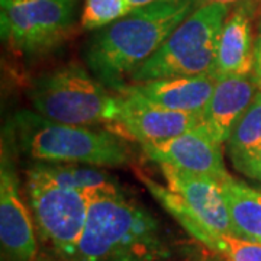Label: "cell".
<instances>
[{
    "mask_svg": "<svg viewBox=\"0 0 261 261\" xmlns=\"http://www.w3.org/2000/svg\"><path fill=\"white\" fill-rule=\"evenodd\" d=\"M176 244L147 207L123 192L93 196L71 261H171Z\"/></svg>",
    "mask_w": 261,
    "mask_h": 261,
    "instance_id": "cell-1",
    "label": "cell"
},
{
    "mask_svg": "<svg viewBox=\"0 0 261 261\" xmlns=\"http://www.w3.org/2000/svg\"><path fill=\"white\" fill-rule=\"evenodd\" d=\"M193 9L190 0H167L132 9L126 16L97 29L84 49L89 70L106 87L119 92Z\"/></svg>",
    "mask_w": 261,
    "mask_h": 261,
    "instance_id": "cell-2",
    "label": "cell"
},
{
    "mask_svg": "<svg viewBox=\"0 0 261 261\" xmlns=\"http://www.w3.org/2000/svg\"><path fill=\"white\" fill-rule=\"evenodd\" d=\"M10 134L23 154L41 163L111 168L130 161L129 148L112 130L49 121L34 111H19L10 122Z\"/></svg>",
    "mask_w": 261,
    "mask_h": 261,
    "instance_id": "cell-3",
    "label": "cell"
},
{
    "mask_svg": "<svg viewBox=\"0 0 261 261\" xmlns=\"http://www.w3.org/2000/svg\"><path fill=\"white\" fill-rule=\"evenodd\" d=\"M29 99L34 112L49 121L122 132L118 94L77 63L38 75Z\"/></svg>",
    "mask_w": 261,
    "mask_h": 261,
    "instance_id": "cell-4",
    "label": "cell"
},
{
    "mask_svg": "<svg viewBox=\"0 0 261 261\" xmlns=\"http://www.w3.org/2000/svg\"><path fill=\"white\" fill-rule=\"evenodd\" d=\"M229 9L224 5L195 8L159 51L130 75V82L215 74L218 37Z\"/></svg>",
    "mask_w": 261,
    "mask_h": 261,
    "instance_id": "cell-5",
    "label": "cell"
},
{
    "mask_svg": "<svg viewBox=\"0 0 261 261\" xmlns=\"http://www.w3.org/2000/svg\"><path fill=\"white\" fill-rule=\"evenodd\" d=\"M27 193L41 240L63 261H71L87 221L92 197L58 186L27 170Z\"/></svg>",
    "mask_w": 261,
    "mask_h": 261,
    "instance_id": "cell-6",
    "label": "cell"
},
{
    "mask_svg": "<svg viewBox=\"0 0 261 261\" xmlns=\"http://www.w3.org/2000/svg\"><path fill=\"white\" fill-rule=\"evenodd\" d=\"M2 37L23 54L60 45L74 23L77 0H0Z\"/></svg>",
    "mask_w": 261,
    "mask_h": 261,
    "instance_id": "cell-7",
    "label": "cell"
},
{
    "mask_svg": "<svg viewBox=\"0 0 261 261\" xmlns=\"http://www.w3.org/2000/svg\"><path fill=\"white\" fill-rule=\"evenodd\" d=\"M219 141L202 123L174 138L142 145L148 159L160 166H170L187 173L224 181L231 177L226 171L224 151Z\"/></svg>",
    "mask_w": 261,
    "mask_h": 261,
    "instance_id": "cell-8",
    "label": "cell"
},
{
    "mask_svg": "<svg viewBox=\"0 0 261 261\" xmlns=\"http://www.w3.org/2000/svg\"><path fill=\"white\" fill-rule=\"evenodd\" d=\"M119 97L122 130L141 145L174 138L200 123V113L171 111L152 103L128 86L116 92Z\"/></svg>",
    "mask_w": 261,
    "mask_h": 261,
    "instance_id": "cell-9",
    "label": "cell"
},
{
    "mask_svg": "<svg viewBox=\"0 0 261 261\" xmlns=\"http://www.w3.org/2000/svg\"><path fill=\"white\" fill-rule=\"evenodd\" d=\"M0 241L3 261H37L38 245L29 211L19 192V180L6 147L0 170Z\"/></svg>",
    "mask_w": 261,
    "mask_h": 261,
    "instance_id": "cell-10",
    "label": "cell"
},
{
    "mask_svg": "<svg viewBox=\"0 0 261 261\" xmlns=\"http://www.w3.org/2000/svg\"><path fill=\"white\" fill-rule=\"evenodd\" d=\"M173 190L200 224L214 232L233 233L224 190L219 180L187 173L170 166H160Z\"/></svg>",
    "mask_w": 261,
    "mask_h": 261,
    "instance_id": "cell-11",
    "label": "cell"
},
{
    "mask_svg": "<svg viewBox=\"0 0 261 261\" xmlns=\"http://www.w3.org/2000/svg\"><path fill=\"white\" fill-rule=\"evenodd\" d=\"M258 90L252 75L216 77L212 96L200 113V123L215 140L226 144L233 126L250 108Z\"/></svg>",
    "mask_w": 261,
    "mask_h": 261,
    "instance_id": "cell-12",
    "label": "cell"
},
{
    "mask_svg": "<svg viewBox=\"0 0 261 261\" xmlns=\"http://www.w3.org/2000/svg\"><path fill=\"white\" fill-rule=\"evenodd\" d=\"M255 3L235 6L225 19L218 37L215 75H252L255 45L252 42L251 19Z\"/></svg>",
    "mask_w": 261,
    "mask_h": 261,
    "instance_id": "cell-13",
    "label": "cell"
},
{
    "mask_svg": "<svg viewBox=\"0 0 261 261\" xmlns=\"http://www.w3.org/2000/svg\"><path fill=\"white\" fill-rule=\"evenodd\" d=\"M216 84L215 74L167 77L128 86L147 100L171 111L202 113Z\"/></svg>",
    "mask_w": 261,
    "mask_h": 261,
    "instance_id": "cell-14",
    "label": "cell"
},
{
    "mask_svg": "<svg viewBox=\"0 0 261 261\" xmlns=\"http://www.w3.org/2000/svg\"><path fill=\"white\" fill-rule=\"evenodd\" d=\"M28 170L58 186L74 189L90 197L99 195H116L122 192L116 178L96 166L39 161Z\"/></svg>",
    "mask_w": 261,
    "mask_h": 261,
    "instance_id": "cell-15",
    "label": "cell"
},
{
    "mask_svg": "<svg viewBox=\"0 0 261 261\" xmlns=\"http://www.w3.org/2000/svg\"><path fill=\"white\" fill-rule=\"evenodd\" d=\"M226 154L240 173L257 180L261 160V90L233 126L226 141Z\"/></svg>",
    "mask_w": 261,
    "mask_h": 261,
    "instance_id": "cell-16",
    "label": "cell"
},
{
    "mask_svg": "<svg viewBox=\"0 0 261 261\" xmlns=\"http://www.w3.org/2000/svg\"><path fill=\"white\" fill-rule=\"evenodd\" d=\"M233 235L261 243V190L232 176L221 181Z\"/></svg>",
    "mask_w": 261,
    "mask_h": 261,
    "instance_id": "cell-17",
    "label": "cell"
},
{
    "mask_svg": "<svg viewBox=\"0 0 261 261\" xmlns=\"http://www.w3.org/2000/svg\"><path fill=\"white\" fill-rule=\"evenodd\" d=\"M180 226L197 243L216 254L222 261H261V243L233 233L214 232L189 214L177 218Z\"/></svg>",
    "mask_w": 261,
    "mask_h": 261,
    "instance_id": "cell-18",
    "label": "cell"
},
{
    "mask_svg": "<svg viewBox=\"0 0 261 261\" xmlns=\"http://www.w3.org/2000/svg\"><path fill=\"white\" fill-rule=\"evenodd\" d=\"M128 0H86L82 12V28L102 29L129 13Z\"/></svg>",
    "mask_w": 261,
    "mask_h": 261,
    "instance_id": "cell-19",
    "label": "cell"
},
{
    "mask_svg": "<svg viewBox=\"0 0 261 261\" xmlns=\"http://www.w3.org/2000/svg\"><path fill=\"white\" fill-rule=\"evenodd\" d=\"M193 3L195 8H200V6H209V5H224V6H238V5H244V3H251V2H257V0H190Z\"/></svg>",
    "mask_w": 261,
    "mask_h": 261,
    "instance_id": "cell-20",
    "label": "cell"
},
{
    "mask_svg": "<svg viewBox=\"0 0 261 261\" xmlns=\"http://www.w3.org/2000/svg\"><path fill=\"white\" fill-rule=\"evenodd\" d=\"M254 80L257 82L261 90V28L257 42H255V63H254V73H252Z\"/></svg>",
    "mask_w": 261,
    "mask_h": 261,
    "instance_id": "cell-21",
    "label": "cell"
},
{
    "mask_svg": "<svg viewBox=\"0 0 261 261\" xmlns=\"http://www.w3.org/2000/svg\"><path fill=\"white\" fill-rule=\"evenodd\" d=\"M161 2H167V0H128V3H129L132 9L145 8V6H151V5H155V3H161Z\"/></svg>",
    "mask_w": 261,
    "mask_h": 261,
    "instance_id": "cell-22",
    "label": "cell"
},
{
    "mask_svg": "<svg viewBox=\"0 0 261 261\" xmlns=\"http://www.w3.org/2000/svg\"><path fill=\"white\" fill-rule=\"evenodd\" d=\"M257 180L261 181V160H260V166H258V171H257Z\"/></svg>",
    "mask_w": 261,
    "mask_h": 261,
    "instance_id": "cell-23",
    "label": "cell"
},
{
    "mask_svg": "<svg viewBox=\"0 0 261 261\" xmlns=\"http://www.w3.org/2000/svg\"><path fill=\"white\" fill-rule=\"evenodd\" d=\"M37 261H53V260H49V258H39V260Z\"/></svg>",
    "mask_w": 261,
    "mask_h": 261,
    "instance_id": "cell-24",
    "label": "cell"
}]
</instances>
